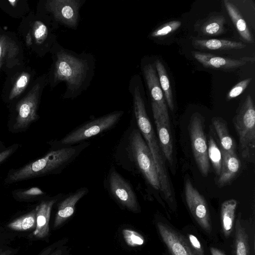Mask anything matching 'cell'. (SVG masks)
Wrapping results in <instances>:
<instances>
[{
  "label": "cell",
  "mask_w": 255,
  "mask_h": 255,
  "mask_svg": "<svg viewBox=\"0 0 255 255\" xmlns=\"http://www.w3.org/2000/svg\"><path fill=\"white\" fill-rule=\"evenodd\" d=\"M12 151V148H9L0 152V163L6 159L11 154Z\"/></svg>",
  "instance_id": "36"
},
{
  "label": "cell",
  "mask_w": 255,
  "mask_h": 255,
  "mask_svg": "<svg viewBox=\"0 0 255 255\" xmlns=\"http://www.w3.org/2000/svg\"><path fill=\"white\" fill-rule=\"evenodd\" d=\"M1 46L0 45V57L1 55Z\"/></svg>",
  "instance_id": "39"
},
{
  "label": "cell",
  "mask_w": 255,
  "mask_h": 255,
  "mask_svg": "<svg viewBox=\"0 0 255 255\" xmlns=\"http://www.w3.org/2000/svg\"><path fill=\"white\" fill-rule=\"evenodd\" d=\"M129 90L132 97L133 110L136 124L153 157L160 184V191L170 208L174 211L176 209L174 197L164 156L147 114L139 86L135 84L132 79H130L129 82Z\"/></svg>",
  "instance_id": "3"
},
{
  "label": "cell",
  "mask_w": 255,
  "mask_h": 255,
  "mask_svg": "<svg viewBox=\"0 0 255 255\" xmlns=\"http://www.w3.org/2000/svg\"><path fill=\"white\" fill-rule=\"evenodd\" d=\"M225 21V18L223 15L210 16L201 23L199 31L204 36H217L223 33Z\"/></svg>",
  "instance_id": "25"
},
{
  "label": "cell",
  "mask_w": 255,
  "mask_h": 255,
  "mask_svg": "<svg viewBox=\"0 0 255 255\" xmlns=\"http://www.w3.org/2000/svg\"><path fill=\"white\" fill-rule=\"evenodd\" d=\"M88 192V189L83 187L68 194L64 198L58 205L54 221V228H58L73 215L77 203Z\"/></svg>",
  "instance_id": "14"
},
{
  "label": "cell",
  "mask_w": 255,
  "mask_h": 255,
  "mask_svg": "<svg viewBox=\"0 0 255 255\" xmlns=\"http://www.w3.org/2000/svg\"><path fill=\"white\" fill-rule=\"evenodd\" d=\"M212 121L219 139L220 148L227 152L236 153V143L230 134L226 122L222 118L217 117H214Z\"/></svg>",
  "instance_id": "20"
},
{
  "label": "cell",
  "mask_w": 255,
  "mask_h": 255,
  "mask_svg": "<svg viewBox=\"0 0 255 255\" xmlns=\"http://www.w3.org/2000/svg\"><path fill=\"white\" fill-rule=\"evenodd\" d=\"M186 239L188 243L195 255H204V249L197 239L193 234H189Z\"/></svg>",
  "instance_id": "32"
},
{
  "label": "cell",
  "mask_w": 255,
  "mask_h": 255,
  "mask_svg": "<svg viewBox=\"0 0 255 255\" xmlns=\"http://www.w3.org/2000/svg\"><path fill=\"white\" fill-rule=\"evenodd\" d=\"M89 145L90 142L85 141L72 146L55 148L42 158L12 172L9 176L8 181L13 182L33 177L59 174Z\"/></svg>",
  "instance_id": "4"
},
{
  "label": "cell",
  "mask_w": 255,
  "mask_h": 255,
  "mask_svg": "<svg viewBox=\"0 0 255 255\" xmlns=\"http://www.w3.org/2000/svg\"><path fill=\"white\" fill-rule=\"evenodd\" d=\"M224 6L238 33L247 42L254 43V39L247 24L237 7L228 0H223Z\"/></svg>",
  "instance_id": "18"
},
{
  "label": "cell",
  "mask_w": 255,
  "mask_h": 255,
  "mask_svg": "<svg viewBox=\"0 0 255 255\" xmlns=\"http://www.w3.org/2000/svg\"><path fill=\"white\" fill-rule=\"evenodd\" d=\"M184 192L187 206L193 218L203 230L210 234L212 229L207 204L188 178L185 180Z\"/></svg>",
  "instance_id": "9"
},
{
  "label": "cell",
  "mask_w": 255,
  "mask_h": 255,
  "mask_svg": "<svg viewBox=\"0 0 255 255\" xmlns=\"http://www.w3.org/2000/svg\"><path fill=\"white\" fill-rule=\"evenodd\" d=\"M208 155L216 174L219 176L222 169V154L220 148L211 135L209 136L208 139Z\"/></svg>",
  "instance_id": "26"
},
{
  "label": "cell",
  "mask_w": 255,
  "mask_h": 255,
  "mask_svg": "<svg viewBox=\"0 0 255 255\" xmlns=\"http://www.w3.org/2000/svg\"><path fill=\"white\" fill-rule=\"evenodd\" d=\"M237 205V201L232 199L224 201L221 205V218L222 230L226 238H229L233 230Z\"/></svg>",
  "instance_id": "21"
},
{
  "label": "cell",
  "mask_w": 255,
  "mask_h": 255,
  "mask_svg": "<svg viewBox=\"0 0 255 255\" xmlns=\"http://www.w3.org/2000/svg\"><path fill=\"white\" fill-rule=\"evenodd\" d=\"M239 137L241 156L254 162L255 148V108L254 101L248 95L239 112L233 119Z\"/></svg>",
  "instance_id": "5"
},
{
  "label": "cell",
  "mask_w": 255,
  "mask_h": 255,
  "mask_svg": "<svg viewBox=\"0 0 255 255\" xmlns=\"http://www.w3.org/2000/svg\"><path fill=\"white\" fill-rule=\"evenodd\" d=\"M11 253L10 251L3 250L0 248V255H10Z\"/></svg>",
  "instance_id": "38"
},
{
  "label": "cell",
  "mask_w": 255,
  "mask_h": 255,
  "mask_svg": "<svg viewBox=\"0 0 255 255\" xmlns=\"http://www.w3.org/2000/svg\"><path fill=\"white\" fill-rule=\"evenodd\" d=\"M85 0H56L49 1L48 7L56 20L69 28L76 29L80 9Z\"/></svg>",
  "instance_id": "11"
},
{
  "label": "cell",
  "mask_w": 255,
  "mask_h": 255,
  "mask_svg": "<svg viewBox=\"0 0 255 255\" xmlns=\"http://www.w3.org/2000/svg\"><path fill=\"white\" fill-rule=\"evenodd\" d=\"M123 233L126 243L130 246H140L144 243L143 237L135 231L126 229L123 230Z\"/></svg>",
  "instance_id": "29"
},
{
  "label": "cell",
  "mask_w": 255,
  "mask_h": 255,
  "mask_svg": "<svg viewBox=\"0 0 255 255\" xmlns=\"http://www.w3.org/2000/svg\"><path fill=\"white\" fill-rule=\"evenodd\" d=\"M192 45L197 49L209 50L241 49L246 46L241 42L222 39H194Z\"/></svg>",
  "instance_id": "19"
},
{
  "label": "cell",
  "mask_w": 255,
  "mask_h": 255,
  "mask_svg": "<svg viewBox=\"0 0 255 255\" xmlns=\"http://www.w3.org/2000/svg\"><path fill=\"white\" fill-rule=\"evenodd\" d=\"M36 226L35 210L10 223L8 227L12 230L22 231L31 229Z\"/></svg>",
  "instance_id": "27"
},
{
  "label": "cell",
  "mask_w": 255,
  "mask_h": 255,
  "mask_svg": "<svg viewBox=\"0 0 255 255\" xmlns=\"http://www.w3.org/2000/svg\"><path fill=\"white\" fill-rule=\"evenodd\" d=\"M159 139V143L164 158L170 166L174 163L173 143L170 124H166L159 116L153 117Z\"/></svg>",
  "instance_id": "16"
},
{
  "label": "cell",
  "mask_w": 255,
  "mask_h": 255,
  "mask_svg": "<svg viewBox=\"0 0 255 255\" xmlns=\"http://www.w3.org/2000/svg\"><path fill=\"white\" fill-rule=\"evenodd\" d=\"M235 255H251L249 236L242 224L241 214H238L235 225Z\"/></svg>",
  "instance_id": "23"
},
{
  "label": "cell",
  "mask_w": 255,
  "mask_h": 255,
  "mask_svg": "<svg viewBox=\"0 0 255 255\" xmlns=\"http://www.w3.org/2000/svg\"><path fill=\"white\" fill-rule=\"evenodd\" d=\"M210 251L211 255H226L220 250L213 247H210Z\"/></svg>",
  "instance_id": "37"
},
{
  "label": "cell",
  "mask_w": 255,
  "mask_h": 255,
  "mask_svg": "<svg viewBox=\"0 0 255 255\" xmlns=\"http://www.w3.org/2000/svg\"><path fill=\"white\" fill-rule=\"evenodd\" d=\"M222 154L221 171L219 175L218 185L223 187L229 183L238 173L241 162L236 153L227 152L220 148Z\"/></svg>",
  "instance_id": "17"
},
{
  "label": "cell",
  "mask_w": 255,
  "mask_h": 255,
  "mask_svg": "<svg viewBox=\"0 0 255 255\" xmlns=\"http://www.w3.org/2000/svg\"><path fill=\"white\" fill-rule=\"evenodd\" d=\"M65 250L62 249L53 250L52 248L47 249L40 255H65Z\"/></svg>",
  "instance_id": "35"
},
{
  "label": "cell",
  "mask_w": 255,
  "mask_h": 255,
  "mask_svg": "<svg viewBox=\"0 0 255 255\" xmlns=\"http://www.w3.org/2000/svg\"><path fill=\"white\" fill-rule=\"evenodd\" d=\"M142 72L151 99L153 117L159 116L169 124L167 106L155 68L152 64H147L143 66Z\"/></svg>",
  "instance_id": "10"
},
{
  "label": "cell",
  "mask_w": 255,
  "mask_h": 255,
  "mask_svg": "<svg viewBox=\"0 0 255 255\" xmlns=\"http://www.w3.org/2000/svg\"><path fill=\"white\" fill-rule=\"evenodd\" d=\"M155 65L159 84L164 94L167 106L170 110L173 111L174 106L172 90L167 71L164 65L160 60L156 59L155 60Z\"/></svg>",
  "instance_id": "24"
},
{
  "label": "cell",
  "mask_w": 255,
  "mask_h": 255,
  "mask_svg": "<svg viewBox=\"0 0 255 255\" xmlns=\"http://www.w3.org/2000/svg\"><path fill=\"white\" fill-rule=\"evenodd\" d=\"M124 112L117 111L93 119L77 127L60 140L54 142L56 148L70 146L85 142L87 139L112 128Z\"/></svg>",
  "instance_id": "6"
},
{
  "label": "cell",
  "mask_w": 255,
  "mask_h": 255,
  "mask_svg": "<svg viewBox=\"0 0 255 255\" xmlns=\"http://www.w3.org/2000/svg\"><path fill=\"white\" fill-rule=\"evenodd\" d=\"M181 25L179 20H172L163 24L154 29L151 33L153 38L162 37L167 35L178 29Z\"/></svg>",
  "instance_id": "28"
},
{
  "label": "cell",
  "mask_w": 255,
  "mask_h": 255,
  "mask_svg": "<svg viewBox=\"0 0 255 255\" xmlns=\"http://www.w3.org/2000/svg\"><path fill=\"white\" fill-rule=\"evenodd\" d=\"M43 194V192L37 187H32L22 192V194L26 196H38Z\"/></svg>",
  "instance_id": "34"
},
{
  "label": "cell",
  "mask_w": 255,
  "mask_h": 255,
  "mask_svg": "<svg viewBox=\"0 0 255 255\" xmlns=\"http://www.w3.org/2000/svg\"><path fill=\"white\" fill-rule=\"evenodd\" d=\"M194 58L206 68L222 70L225 71L232 70L246 65L248 58L240 59H231L226 57L217 56L212 54L193 51Z\"/></svg>",
  "instance_id": "13"
},
{
  "label": "cell",
  "mask_w": 255,
  "mask_h": 255,
  "mask_svg": "<svg viewBox=\"0 0 255 255\" xmlns=\"http://www.w3.org/2000/svg\"><path fill=\"white\" fill-rule=\"evenodd\" d=\"M115 157L129 172L140 174L153 189L160 191L155 164L150 151L135 124H130L117 147Z\"/></svg>",
  "instance_id": "2"
},
{
  "label": "cell",
  "mask_w": 255,
  "mask_h": 255,
  "mask_svg": "<svg viewBox=\"0 0 255 255\" xmlns=\"http://www.w3.org/2000/svg\"><path fill=\"white\" fill-rule=\"evenodd\" d=\"M36 26L34 28V37L37 42L41 43L46 40L48 35V29L45 24L37 21Z\"/></svg>",
  "instance_id": "31"
},
{
  "label": "cell",
  "mask_w": 255,
  "mask_h": 255,
  "mask_svg": "<svg viewBox=\"0 0 255 255\" xmlns=\"http://www.w3.org/2000/svg\"><path fill=\"white\" fill-rule=\"evenodd\" d=\"M57 198L43 201L35 209L36 226L34 235L38 238H43L49 232V220L52 208Z\"/></svg>",
  "instance_id": "15"
},
{
  "label": "cell",
  "mask_w": 255,
  "mask_h": 255,
  "mask_svg": "<svg viewBox=\"0 0 255 255\" xmlns=\"http://www.w3.org/2000/svg\"><path fill=\"white\" fill-rule=\"evenodd\" d=\"M204 123L200 114L194 113L189 121V131L196 163L202 176L206 177L209 172L210 163Z\"/></svg>",
  "instance_id": "8"
},
{
  "label": "cell",
  "mask_w": 255,
  "mask_h": 255,
  "mask_svg": "<svg viewBox=\"0 0 255 255\" xmlns=\"http://www.w3.org/2000/svg\"><path fill=\"white\" fill-rule=\"evenodd\" d=\"M157 228L171 255H195L184 236L161 222H157Z\"/></svg>",
  "instance_id": "12"
},
{
  "label": "cell",
  "mask_w": 255,
  "mask_h": 255,
  "mask_svg": "<svg viewBox=\"0 0 255 255\" xmlns=\"http://www.w3.org/2000/svg\"><path fill=\"white\" fill-rule=\"evenodd\" d=\"M36 103L35 100H26L22 102L18 108V116L13 126L15 129L27 127L37 118Z\"/></svg>",
  "instance_id": "22"
},
{
  "label": "cell",
  "mask_w": 255,
  "mask_h": 255,
  "mask_svg": "<svg viewBox=\"0 0 255 255\" xmlns=\"http://www.w3.org/2000/svg\"><path fill=\"white\" fill-rule=\"evenodd\" d=\"M252 80V78H247L237 83L228 93L227 99L230 100L240 95L247 88Z\"/></svg>",
  "instance_id": "30"
},
{
  "label": "cell",
  "mask_w": 255,
  "mask_h": 255,
  "mask_svg": "<svg viewBox=\"0 0 255 255\" xmlns=\"http://www.w3.org/2000/svg\"><path fill=\"white\" fill-rule=\"evenodd\" d=\"M95 66L92 54H78L59 46L54 63V83H65L64 99H74L87 89L94 77Z\"/></svg>",
  "instance_id": "1"
},
{
  "label": "cell",
  "mask_w": 255,
  "mask_h": 255,
  "mask_svg": "<svg viewBox=\"0 0 255 255\" xmlns=\"http://www.w3.org/2000/svg\"><path fill=\"white\" fill-rule=\"evenodd\" d=\"M28 81V78L26 75H22L19 78L12 91V94L10 95V99L14 98L24 88Z\"/></svg>",
  "instance_id": "33"
},
{
  "label": "cell",
  "mask_w": 255,
  "mask_h": 255,
  "mask_svg": "<svg viewBox=\"0 0 255 255\" xmlns=\"http://www.w3.org/2000/svg\"><path fill=\"white\" fill-rule=\"evenodd\" d=\"M104 187L109 195L120 205L133 212L140 211L135 193L128 181L111 167L104 181Z\"/></svg>",
  "instance_id": "7"
}]
</instances>
